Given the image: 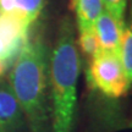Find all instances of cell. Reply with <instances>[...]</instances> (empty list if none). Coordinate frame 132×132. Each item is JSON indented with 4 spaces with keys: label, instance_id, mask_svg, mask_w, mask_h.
Segmentation results:
<instances>
[{
    "label": "cell",
    "instance_id": "1",
    "mask_svg": "<svg viewBox=\"0 0 132 132\" xmlns=\"http://www.w3.org/2000/svg\"><path fill=\"white\" fill-rule=\"evenodd\" d=\"M47 71L48 55L44 43L40 38H28L12 65L9 82L28 132H50Z\"/></svg>",
    "mask_w": 132,
    "mask_h": 132
},
{
    "label": "cell",
    "instance_id": "2",
    "mask_svg": "<svg viewBox=\"0 0 132 132\" xmlns=\"http://www.w3.org/2000/svg\"><path fill=\"white\" fill-rule=\"evenodd\" d=\"M80 71L81 59L73 26L65 19L60 24L50 60V132H73Z\"/></svg>",
    "mask_w": 132,
    "mask_h": 132
},
{
    "label": "cell",
    "instance_id": "3",
    "mask_svg": "<svg viewBox=\"0 0 132 132\" xmlns=\"http://www.w3.org/2000/svg\"><path fill=\"white\" fill-rule=\"evenodd\" d=\"M89 78L94 88L109 98H120L127 92L128 83L119 55L99 52L89 66Z\"/></svg>",
    "mask_w": 132,
    "mask_h": 132
},
{
    "label": "cell",
    "instance_id": "4",
    "mask_svg": "<svg viewBox=\"0 0 132 132\" xmlns=\"http://www.w3.org/2000/svg\"><path fill=\"white\" fill-rule=\"evenodd\" d=\"M24 126L23 114L11 86L0 81V132H22Z\"/></svg>",
    "mask_w": 132,
    "mask_h": 132
},
{
    "label": "cell",
    "instance_id": "5",
    "mask_svg": "<svg viewBox=\"0 0 132 132\" xmlns=\"http://www.w3.org/2000/svg\"><path fill=\"white\" fill-rule=\"evenodd\" d=\"M94 29L97 33L100 50L119 55L123 23L119 22L113 15L103 9L94 24Z\"/></svg>",
    "mask_w": 132,
    "mask_h": 132
},
{
    "label": "cell",
    "instance_id": "6",
    "mask_svg": "<svg viewBox=\"0 0 132 132\" xmlns=\"http://www.w3.org/2000/svg\"><path fill=\"white\" fill-rule=\"evenodd\" d=\"M71 6L76 10L78 31L94 27L99 15L103 11L102 0H73Z\"/></svg>",
    "mask_w": 132,
    "mask_h": 132
},
{
    "label": "cell",
    "instance_id": "7",
    "mask_svg": "<svg viewBox=\"0 0 132 132\" xmlns=\"http://www.w3.org/2000/svg\"><path fill=\"white\" fill-rule=\"evenodd\" d=\"M132 19V16H131ZM119 57L123 67L128 83H132V20L127 26H123L120 43Z\"/></svg>",
    "mask_w": 132,
    "mask_h": 132
},
{
    "label": "cell",
    "instance_id": "8",
    "mask_svg": "<svg viewBox=\"0 0 132 132\" xmlns=\"http://www.w3.org/2000/svg\"><path fill=\"white\" fill-rule=\"evenodd\" d=\"M43 4L44 0H15L16 12H19L29 26L40 15Z\"/></svg>",
    "mask_w": 132,
    "mask_h": 132
},
{
    "label": "cell",
    "instance_id": "9",
    "mask_svg": "<svg viewBox=\"0 0 132 132\" xmlns=\"http://www.w3.org/2000/svg\"><path fill=\"white\" fill-rule=\"evenodd\" d=\"M78 43H80V47L82 49V52L85 53L86 56L88 59H90V60L99 52H102L100 47H99V42H98V38H97V33H95L94 27L80 31Z\"/></svg>",
    "mask_w": 132,
    "mask_h": 132
},
{
    "label": "cell",
    "instance_id": "10",
    "mask_svg": "<svg viewBox=\"0 0 132 132\" xmlns=\"http://www.w3.org/2000/svg\"><path fill=\"white\" fill-rule=\"evenodd\" d=\"M104 4V9L111 14L119 22L123 23V14L126 10L127 0H102Z\"/></svg>",
    "mask_w": 132,
    "mask_h": 132
},
{
    "label": "cell",
    "instance_id": "11",
    "mask_svg": "<svg viewBox=\"0 0 132 132\" xmlns=\"http://www.w3.org/2000/svg\"><path fill=\"white\" fill-rule=\"evenodd\" d=\"M72 3H73V0H71V4H72Z\"/></svg>",
    "mask_w": 132,
    "mask_h": 132
},
{
    "label": "cell",
    "instance_id": "12",
    "mask_svg": "<svg viewBox=\"0 0 132 132\" xmlns=\"http://www.w3.org/2000/svg\"><path fill=\"white\" fill-rule=\"evenodd\" d=\"M131 126H132V123H131Z\"/></svg>",
    "mask_w": 132,
    "mask_h": 132
}]
</instances>
